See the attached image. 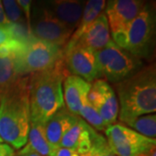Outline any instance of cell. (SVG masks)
<instances>
[{
	"mask_svg": "<svg viewBox=\"0 0 156 156\" xmlns=\"http://www.w3.org/2000/svg\"><path fill=\"white\" fill-rule=\"evenodd\" d=\"M76 118L77 116L69 113L65 107L62 108L44 124L47 140L51 144L59 147L62 138L76 122Z\"/></svg>",
	"mask_w": 156,
	"mask_h": 156,
	"instance_id": "obj_17",
	"label": "cell"
},
{
	"mask_svg": "<svg viewBox=\"0 0 156 156\" xmlns=\"http://www.w3.org/2000/svg\"><path fill=\"white\" fill-rule=\"evenodd\" d=\"M63 56V49L36 38L31 35L23 43L17 57V75L18 76H25L45 70L52 67Z\"/></svg>",
	"mask_w": 156,
	"mask_h": 156,
	"instance_id": "obj_6",
	"label": "cell"
},
{
	"mask_svg": "<svg viewBox=\"0 0 156 156\" xmlns=\"http://www.w3.org/2000/svg\"><path fill=\"white\" fill-rule=\"evenodd\" d=\"M70 74L64 56L50 69L29 75V101L30 122L45 124L65 107L62 83Z\"/></svg>",
	"mask_w": 156,
	"mask_h": 156,
	"instance_id": "obj_1",
	"label": "cell"
},
{
	"mask_svg": "<svg viewBox=\"0 0 156 156\" xmlns=\"http://www.w3.org/2000/svg\"><path fill=\"white\" fill-rule=\"evenodd\" d=\"M17 5H19L24 18L26 21V25L30 31V17H31V10H32V1L30 0H17Z\"/></svg>",
	"mask_w": 156,
	"mask_h": 156,
	"instance_id": "obj_25",
	"label": "cell"
},
{
	"mask_svg": "<svg viewBox=\"0 0 156 156\" xmlns=\"http://www.w3.org/2000/svg\"><path fill=\"white\" fill-rule=\"evenodd\" d=\"M148 156H156V147L155 148H154L153 150L151 151L150 154H148Z\"/></svg>",
	"mask_w": 156,
	"mask_h": 156,
	"instance_id": "obj_31",
	"label": "cell"
},
{
	"mask_svg": "<svg viewBox=\"0 0 156 156\" xmlns=\"http://www.w3.org/2000/svg\"><path fill=\"white\" fill-rule=\"evenodd\" d=\"M78 116L81 117L96 131H105L108 128L99 112L89 103L88 100L84 102V104L81 108Z\"/></svg>",
	"mask_w": 156,
	"mask_h": 156,
	"instance_id": "obj_21",
	"label": "cell"
},
{
	"mask_svg": "<svg viewBox=\"0 0 156 156\" xmlns=\"http://www.w3.org/2000/svg\"><path fill=\"white\" fill-rule=\"evenodd\" d=\"M4 141H3V140L1 139V137H0V143H3Z\"/></svg>",
	"mask_w": 156,
	"mask_h": 156,
	"instance_id": "obj_32",
	"label": "cell"
},
{
	"mask_svg": "<svg viewBox=\"0 0 156 156\" xmlns=\"http://www.w3.org/2000/svg\"><path fill=\"white\" fill-rule=\"evenodd\" d=\"M17 156H44L39 154H37V153H34V152H29V153H26V154H21V155H17Z\"/></svg>",
	"mask_w": 156,
	"mask_h": 156,
	"instance_id": "obj_30",
	"label": "cell"
},
{
	"mask_svg": "<svg viewBox=\"0 0 156 156\" xmlns=\"http://www.w3.org/2000/svg\"><path fill=\"white\" fill-rule=\"evenodd\" d=\"M39 4L73 31H75L82 18L85 5L84 1L78 0H52L40 2Z\"/></svg>",
	"mask_w": 156,
	"mask_h": 156,
	"instance_id": "obj_13",
	"label": "cell"
},
{
	"mask_svg": "<svg viewBox=\"0 0 156 156\" xmlns=\"http://www.w3.org/2000/svg\"><path fill=\"white\" fill-rule=\"evenodd\" d=\"M5 27L9 33L10 38L21 43H25L31 36L25 23H9Z\"/></svg>",
	"mask_w": 156,
	"mask_h": 156,
	"instance_id": "obj_24",
	"label": "cell"
},
{
	"mask_svg": "<svg viewBox=\"0 0 156 156\" xmlns=\"http://www.w3.org/2000/svg\"><path fill=\"white\" fill-rule=\"evenodd\" d=\"M2 5L6 17L10 23H25L26 21L16 0H4Z\"/></svg>",
	"mask_w": 156,
	"mask_h": 156,
	"instance_id": "obj_22",
	"label": "cell"
},
{
	"mask_svg": "<svg viewBox=\"0 0 156 156\" xmlns=\"http://www.w3.org/2000/svg\"><path fill=\"white\" fill-rule=\"evenodd\" d=\"M155 31L154 12L147 5L134 18L128 29L121 34L113 35V42L121 49L137 58L149 55Z\"/></svg>",
	"mask_w": 156,
	"mask_h": 156,
	"instance_id": "obj_4",
	"label": "cell"
},
{
	"mask_svg": "<svg viewBox=\"0 0 156 156\" xmlns=\"http://www.w3.org/2000/svg\"><path fill=\"white\" fill-rule=\"evenodd\" d=\"M147 5L140 0H109L106 2V15L112 36L123 33Z\"/></svg>",
	"mask_w": 156,
	"mask_h": 156,
	"instance_id": "obj_9",
	"label": "cell"
},
{
	"mask_svg": "<svg viewBox=\"0 0 156 156\" xmlns=\"http://www.w3.org/2000/svg\"><path fill=\"white\" fill-rule=\"evenodd\" d=\"M111 41L112 37L108 19L105 12L102 11L86 28L74 46L78 45L85 47L95 52L103 49Z\"/></svg>",
	"mask_w": 156,
	"mask_h": 156,
	"instance_id": "obj_14",
	"label": "cell"
},
{
	"mask_svg": "<svg viewBox=\"0 0 156 156\" xmlns=\"http://www.w3.org/2000/svg\"><path fill=\"white\" fill-rule=\"evenodd\" d=\"M88 101L99 112L108 127L116 122L119 103L115 90L108 82L102 79L93 82L88 94Z\"/></svg>",
	"mask_w": 156,
	"mask_h": 156,
	"instance_id": "obj_10",
	"label": "cell"
},
{
	"mask_svg": "<svg viewBox=\"0 0 156 156\" xmlns=\"http://www.w3.org/2000/svg\"><path fill=\"white\" fill-rule=\"evenodd\" d=\"M21 50L17 53L0 57V94L9 89L17 78L20 77L17 72V60Z\"/></svg>",
	"mask_w": 156,
	"mask_h": 156,
	"instance_id": "obj_19",
	"label": "cell"
},
{
	"mask_svg": "<svg viewBox=\"0 0 156 156\" xmlns=\"http://www.w3.org/2000/svg\"><path fill=\"white\" fill-rule=\"evenodd\" d=\"M0 156H16V152L7 143H0Z\"/></svg>",
	"mask_w": 156,
	"mask_h": 156,
	"instance_id": "obj_26",
	"label": "cell"
},
{
	"mask_svg": "<svg viewBox=\"0 0 156 156\" xmlns=\"http://www.w3.org/2000/svg\"><path fill=\"white\" fill-rule=\"evenodd\" d=\"M64 62L70 75L83 78L89 83L99 79V69L95 51L76 45L63 51Z\"/></svg>",
	"mask_w": 156,
	"mask_h": 156,
	"instance_id": "obj_11",
	"label": "cell"
},
{
	"mask_svg": "<svg viewBox=\"0 0 156 156\" xmlns=\"http://www.w3.org/2000/svg\"><path fill=\"white\" fill-rule=\"evenodd\" d=\"M58 147L47 140L44 123L30 122L27 142L23 147L18 150L16 155L34 152L44 156H54Z\"/></svg>",
	"mask_w": 156,
	"mask_h": 156,
	"instance_id": "obj_16",
	"label": "cell"
},
{
	"mask_svg": "<svg viewBox=\"0 0 156 156\" xmlns=\"http://www.w3.org/2000/svg\"><path fill=\"white\" fill-rule=\"evenodd\" d=\"M30 34L36 38L63 49L73 34L72 30L58 21L40 4L31 10Z\"/></svg>",
	"mask_w": 156,
	"mask_h": 156,
	"instance_id": "obj_8",
	"label": "cell"
},
{
	"mask_svg": "<svg viewBox=\"0 0 156 156\" xmlns=\"http://www.w3.org/2000/svg\"><path fill=\"white\" fill-rule=\"evenodd\" d=\"M105 6L106 1L104 0H89L85 2L82 18L78 23L76 29L71 35L66 46L63 48V51L69 50L76 44V43L83 35L86 28L103 11Z\"/></svg>",
	"mask_w": 156,
	"mask_h": 156,
	"instance_id": "obj_18",
	"label": "cell"
},
{
	"mask_svg": "<svg viewBox=\"0 0 156 156\" xmlns=\"http://www.w3.org/2000/svg\"><path fill=\"white\" fill-rule=\"evenodd\" d=\"M99 69V79L108 83H117L140 68V59L121 49L112 40L103 49L95 51Z\"/></svg>",
	"mask_w": 156,
	"mask_h": 156,
	"instance_id": "obj_5",
	"label": "cell"
},
{
	"mask_svg": "<svg viewBox=\"0 0 156 156\" xmlns=\"http://www.w3.org/2000/svg\"><path fill=\"white\" fill-rule=\"evenodd\" d=\"M10 22L8 21L7 17H6L3 5H2V1H0V27H5L6 25H8Z\"/></svg>",
	"mask_w": 156,
	"mask_h": 156,
	"instance_id": "obj_28",
	"label": "cell"
},
{
	"mask_svg": "<svg viewBox=\"0 0 156 156\" xmlns=\"http://www.w3.org/2000/svg\"><path fill=\"white\" fill-rule=\"evenodd\" d=\"M9 39L11 38H10L8 31L6 30L5 27H0V44H2L3 43H5Z\"/></svg>",
	"mask_w": 156,
	"mask_h": 156,
	"instance_id": "obj_29",
	"label": "cell"
},
{
	"mask_svg": "<svg viewBox=\"0 0 156 156\" xmlns=\"http://www.w3.org/2000/svg\"><path fill=\"white\" fill-rule=\"evenodd\" d=\"M119 100V120L125 122L134 117L156 111V70L154 64L139 69L115 84Z\"/></svg>",
	"mask_w": 156,
	"mask_h": 156,
	"instance_id": "obj_3",
	"label": "cell"
},
{
	"mask_svg": "<svg viewBox=\"0 0 156 156\" xmlns=\"http://www.w3.org/2000/svg\"><path fill=\"white\" fill-rule=\"evenodd\" d=\"M29 76H20L0 94V137L14 149H21L30 130Z\"/></svg>",
	"mask_w": 156,
	"mask_h": 156,
	"instance_id": "obj_2",
	"label": "cell"
},
{
	"mask_svg": "<svg viewBox=\"0 0 156 156\" xmlns=\"http://www.w3.org/2000/svg\"><path fill=\"white\" fill-rule=\"evenodd\" d=\"M54 156H81V155L78 154L76 151L73 150V149L59 147Z\"/></svg>",
	"mask_w": 156,
	"mask_h": 156,
	"instance_id": "obj_27",
	"label": "cell"
},
{
	"mask_svg": "<svg viewBox=\"0 0 156 156\" xmlns=\"http://www.w3.org/2000/svg\"><path fill=\"white\" fill-rule=\"evenodd\" d=\"M124 124L127 127L134 130L140 134L155 139L156 137V115L155 114H147L140 116L134 117L127 120Z\"/></svg>",
	"mask_w": 156,
	"mask_h": 156,
	"instance_id": "obj_20",
	"label": "cell"
},
{
	"mask_svg": "<svg viewBox=\"0 0 156 156\" xmlns=\"http://www.w3.org/2000/svg\"><path fill=\"white\" fill-rule=\"evenodd\" d=\"M81 156H116L110 149L109 146L108 144L106 138L101 134H98L97 137L95 138L90 150Z\"/></svg>",
	"mask_w": 156,
	"mask_h": 156,
	"instance_id": "obj_23",
	"label": "cell"
},
{
	"mask_svg": "<svg viewBox=\"0 0 156 156\" xmlns=\"http://www.w3.org/2000/svg\"><path fill=\"white\" fill-rule=\"evenodd\" d=\"M91 89V83L83 78L69 75L62 83L64 105L69 113L79 115V111L84 102L88 100V94Z\"/></svg>",
	"mask_w": 156,
	"mask_h": 156,
	"instance_id": "obj_15",
	"label": "cell"
},
{
	"mask_svg": "<svg viewBox=\"0 0 156 156\" xmlns=\"http://www.w3.org/2000/svg\"><path fill=\"white\" fill-rule=\"evenodd\" d=\"M106 140L116 156H148L156 140L145 137L127 126L115 123L105 130Z\"/></svg>",
	"mask_w": 156,
	"mask_h": 156,
	"instance_id": "obj_7",
	"label": "cell"
},
{
	"mask_svg": "<svg viewBox=\"0 0 156 156\" xmlns=\"http://www.w3.org/2000/svg\"><path fill=\"white\" fill-rule=\"evenodd\" d=\"M98 133L80 116L66 132L60 141L59 147L76 151L80 155L87 154L97 137Z\"/></svg>",
	"mask_w": 156,
	"mask_h": 156,
	"instance_id": "obj_12",
	"label": "cell"
}]
</instances>
